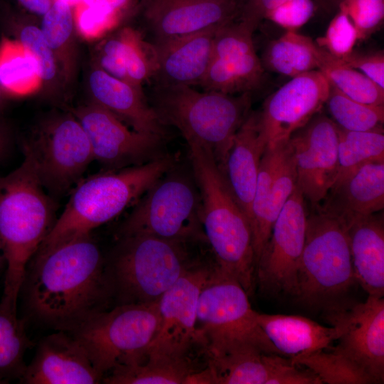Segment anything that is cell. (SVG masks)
<instances>
[{
  "label": "cell",
  "instance_id": "15",
  "mask_svg": "<svg viewBox=\"0 0 384 384\" xmlns=\"http://www.w3.org/2000/svg\"><path fill=\"white\" fill-rule=\"evenodd\" d=\"M255 30L240 18L219 28L210 63L200 83L203 90L237 95L250 92L260 84L264 67L255 49Z\"/></svg>",
  "mask_w": 384,
  "mask_h": 384
},
{
  "label": "cell",
  "instance_id": "32",
  "mask_svg": "<svg viewBox=\"0 0 384 384\" xmlns=\"http://www.w3.org/2000/svg\"><path fill=\"white\" fill-rule=\"evenodd\" d=\"M188 357L146 358L142 362L121 365L104 376L107 384H184L193 372Z\"/></svg>",
  "mask_w": 384,
  "mask_h": 384
},
{
  "label": "cell",
  "instance_id": "51",
  "mask_svg": "<svg viewBox=\"0 0 384 384\" xmlns=\"http://www.w3.org/2000/svg\"><path fill=\"white\" fill-rule=\"evenodd\" d=\"M6 97H7V95L5 94L3 90L0 87V108L2 107L4 100L6 99Z\"/></svg>",
  "mask_w": 384,
  "mask_h": 384
},
{
  "label": "cell",
  "instance_id": "38",
  "mask_svg": "<svg viewBox=\"0 0 384 384\" xmlns=\"http://www.w3.org/2000/svg\"><path fill=\"white\" fill-rule=\"evenodd\" d=\"M4 21L14 38L21 42L38 60L43 80V87H54L60 78L55 57L40 26L19 13L6 9Z\"/></svg>",
  "mask_w": 384,
  "mask_h": 384
},
{
  "label": "cell",
  "instance_id": "50",
  "mask_svg": "<svg viewBox=\"0 0 384 384\" xmlns=\"http://www.w3.org/2000/svg\"><path fill=\"white\" fill-rule=\"evenodd\" d=\"M6 269V260L4 257L1 242L0 240V277L2 274L3 270Z\"/></svg>",
  "mask_w": 384,
  "mask_h": 384
},
{
  "label": "cell",
  "instance_id": "49",
  "mask_svg": "<svg viewBox=\"0 0 384 384\" xmlns=\"http://www.w3.org/2000/svg\"><path fill=\"white\" fill-rule=\"evenodd\" d=\"M343 0H323L327 8L329 9H338L339 4Z\"/></svg>",
  "mask_w": 384,
  "mask_h": 384
},
{
  "label": "cell",
  "instance_id": "19",
  "mask_svg": "<svg viewBox=\"0 0 384 384\" xmlns=\"http://www.w3.org/2000/svg\"><path fill=\"white\" fill-rule=\"evenodd\" d=\"M296 186L295 165L288 142L266 147L252 206L250 227L255 266L275 220Z\"/></svg>",
  "mask_w": 384,
  "mask_h": 384
},
{
  "label": "cell",
  "instance_id": "36",
  "mask_svg": "<svg viewBox=\"0 0 384 384\" xmlns=\"http://www.w3.org/2000/svg\"><path fill=\"white\" fill-rule=\"evenodd\" d=\"M294 363L312 371L322 384H372V378L333 347L291 357Z\"/></svg>",
  "mask_w": 384,
  "mask_h": 384
},
{
  "label": "cell",
  "instance_id": "29",
  "mask_svg": "<svg viewBox=\"0 0 384 384\" xmlns=\"http://www.w3.org/2000/svg\"><path fill=\"white\" fill-rule=\"evenodd\" d=\"M0 87L14 97L31 95L43 87L36 57L17 39L6 35L0 39Z\"/></svg>",
  "mask_w": 384,
  "mask_h": 384
},
{
  "label": "cell",
  "instance_id": "8",
  "mask_svg": "<svg viewBox=\"0 0 384 384\" xmlns=\"http://www.w3.org/2000/svg\"><path fill=\"white\" fill-rule=\"evenodd\" d=\"M118 240L106 262L117 304L157 302L191 267L183 243L143 235Z\"/></svg>",
  "mask_w": 384,
  "mask_h": 384
},
{
  "label": "cell",
  "instance_id": "17",
  "mask_svg": "<svg viewBox=\"0 0 384 384\" xmlns=\"http://www.w3.org/2000/svg\"><path fill=\"white\" fill-rule=\"evenodd\" d=\"M330 84L319 70L292 78L265 101L260 112L267 147L288 142L291 136L319 113Z\"/></svg>",
  "mask_w": 384,
  "mask_h": 384
},
{
  "label": "cell",
  "instance_id": "43",
  "mask_svg": "<svg viewBox=\"0 0 384 384\" xmlns=\"http://www.w3.org/2000/svg\"><path fill=\"white\" fill-rule=\"evenodd\" d=\"M78 4L74 13L75 31L87 41L101 36L107 29L114 11L97 6Z\"/></svg>",
  "mask_w": 384,
  "mask_h": 384
},
{
  "label": "cell",
  "instance_id": "30",
  "mask_svg": "<svg viewBox=\"0 0 384 384\" xmlns=\"http://www.w3.org/2000/svg\"><path fill=\"white\" fill-rule=\"evenodd\" d=\"M41 30L55 57L60 77L70 83L77 69V48L72 5L64 0H54L42 16Z\"/></svg>",
  "mask_w": 384,
  "mask_h": 384
},
{
  "label": "cell",
  "instance_id": "23",
  "mask_svg": "<svg viewBox=\"0 0 384 384\" xmlns=\"http://www.w3.org/2000/svg\"><path fill=\"white\" fill-rule=\"evenodd\" d=\"M223 26L154 42V70L151 80L155 85H199L212 58L215 35Z\"/></svg>",
  "mask_w": 384,
  "mask_h": 384
},
{
  "label": "cell",
  "instance_id": "34",
  "mask_svg": "<svg viewBox=\"0 0 384 384\" xmlns=\"http://www.w3.org/2000/svg\"><path fill=\"white\" fill-rule=\"evenodd\" d=\"M318 70L330 85L348 97L368 105H384L383 88L322 48Z\"/></svg>",
  "mask_w": 384,
  "mask_h": 384
},
{
  "label": "cell",
  "instance_id": "41",
  "mask_svg": "<svg viewBox=\"0 0 384 384\" xmlns=\"http://www.w3.org/2000/svg\"><path fill=\"white\" fill-rule=\"evenodd\" d=\"M338 9L352 21L358 41L369 38L383 22L384 0H343Z\"/></svg>",
  "mask_w": 384,
  "mask_h": 384
},
{
  "label": "cell",
  "instance_id": "28",
  "mask_svg": "<svg viewBox=\"0 0 384 384\" xmlns=\"http://www.w3.org/2000/svg\"><path fill=\"white\" fill-rule=\"evenodd\" d=\"M257 321L282 356L292 357L326 348L337 340V326H325L302 316L256 313Z\"/></svg>",
  "mask_w": 384,
  "mask_h": 384
},
{
  "label": "cell",
  "instance_id": "46",
  "mask_svg": "<svg viewBox=\"0 0 384 384\" xmlns=\"http://www.w3.org/2000/svg\"><path fill=\"white\" fill-rule=\"evenodd\" d=\"M14 143L13 131L10 124L0 117V164L8 157Z\"/></svg>",
  "mask_w": 384,
  "mask_h": 384
},
{
  "label": "cell",
  "instance_id": "13",
  "mask_svg": "<svg viewBox=\"0 0 384 384\" xmlns=\"http://www.w3.org/2000/svg\"><path fill=\"white\" fill-rule=\"evenodd\" d=\"M211 269L191 267L158 300L159 323L146 358L187 357L200 344L196 326L199 294Z\"/></svg>",
  "mask_w": 384,
  "mask_h": 384
},
{
  "label": "cell",
  "instance_id": "24",
  "mask_svg": "<svg viewBox=\"0 0 384 384\" xmlns=\"http://www.w3.org/2000/svg\"><path fill=\"white\" fill-rule=\"evenodd\" d=\"M266 147L260 112L250 111L234 137L220 171L250 224L260 161Z\"/></svg>",
  "mask_w": 384,
  "mask_h": 384
},
{
  "label": "cell",
  "instance_id": "42",
  "mask_svg": "<svg viewBox=\"0 0 384 384\" xmlns=\"http://www.w3.org/2000/svg\"><path fill=\"white\" fill-rule=\"evenodd\" d=\"M316 10L314 0H289L268 11L264 19L287 31H296L306 23Z\"/></svg>",
  "mask_w": 384,
  "mask_h": 384
},
{
  "label": "cell",
  "instance_id": "33",
  "mask_svg": "<svg viewBox=\"0 0 384 384\" xmlns=\"http://www.w3.org/2000/svg\"><path fill=\"white\" fill-rule=\"evenodd\" d=\"M100 52L119 57L122 60L132 85L142 88L144 82L152 79L154 70L153 45L146 42L135 29L123 28L102 42Z\"/></svg>",
  "mask_w": 384,
  "mask_h": 384
},
{
  "label": "cell",
  "instance_id": "18",
  "mask_svg": "<svg viewBox=\"0 0 384 384\" xmlns=\"http://www.w3.org/2000/svg\"><path fill=\"white\" fill-rule=\"evenodd\" d=\"M340 334L336 351L349 358L373 380L384 381V299L368 296L364 302L325 317Z\"/></svg>",
  "mask_w": 384,
  "mask_h": 384
},
{
  "label": "cell",
  "instance_id": "21",
  "mask_svg": "<svg viewBox=\"0 0 384 384\" xmlns=\"http://www.w3.org/2000/svg\"><path fill=\"white\" fill-rule=\"evenodd\" d=\"M213 384H320L310 370L291 357L247 348L209 356Z\"/></svg>",
  "mask_w": 384,
  "mask_h": 384
},
{
  "label": "cell",
  "instance_id": "35",
  "mask_svg": "<svg viewBox=\"0 0 384 384\" xmlns=\"http://www.w3.org/2000/svg\"><path fill=\"white\" fill-rule=\"evenodd\" d=\"M32 346L24 319L0 306V384L19 380L26 367L25 353Z\"/></svg>",
  "mask_w": 384,
  "mask_h": 384
},
{
  "label": "cell",
  "instance_id": "31",
  "mask_svg": "<svg viewBox=\"0 0 384 384\" xmlns=\"http://www.w3.org/2000/svg\"><path fill=\"white\" fill-rule=\"evenodd\" d=\"M321 48L309 36L287 31L267 46L262 65L272 72L294 78L318 70Z\"/></svg>",
  "mask_w": 384,
  "mask_h": 384
},
{
  "label": "cell",
  "instance_id": "9",
  "mask_svg": "<svg viewBox=\"0 0 384 384\" xmlns=\"http://www.w3.org/2000/svg\"><path fill=\"white\" fill-rule=\"evenodd\" d=\"M158 301L117 304L68 331L104 378L117 366L142 362L159 323Z\"/></svg>",
  "mask_w": 384,
  "mask_h": 384
},
{
  "label": "cell",
  "instance_id": "39",
  "mask_svg": "<svg viewBox=\"0 0 384 384\" xmlns=\"http://www.w3.org/2000/svg\"><path fill=\"white\" fill-rule=\"evenodd\" d=\"M331 119L346 131H368L383 127L384 105H372L353 100L330 85L326 103Z\"/></svg>",
  "mask_w": 384,
  "mask_h": 384
},
{
  "label": "cell",
  "instance_id": "45",
  "mask_svg": "<svg viewBox=\"0 0 384 384\" xmlns=\"http://www.w3.org/2000/svg\"><path fill=\"white\" fill-rule=\"evenodd\" d=\"M287 1L289 0H247L244 2L240 17L257 28L268 11Z\"/></svg>",
  "mask_w": 384,
  "mask_h": 384
},
{
  "label": "cell",
  "instance_id": "1",
  "mask_svg": "<svg viewBox=\"0 0 384 384\" xmlns=\"http://www.w3.org/2000/svg\"><path fill=\"white\" fill-rule=\"evenodd\" d=\"M20 295L28 316L56 331H68L107 309L112 290L106 261L91 234L37 251Z\"/></svg>",
  "mask_w": 384,
  "mask_h": 384
},
{
  "label": "cell",
  "instance_id": "2",
  "mask_svg": "<svg viewBox=\"0 0 384 384\" xmlns=\"http://www.w3.org/2000/svg\"><path fill=\"white\" fill-rule=\"evenodd\" d=\"M23 152L21 164L0 177V240L6 260L0 306L14 313L28 264L55 221L54 203L24 143Z\"/></svg>",
  "mask_w": 384,
  "mask_h": 384
},
{
  "label": "cell",
  "instance_id": "20",
  "mask_svg": "<svg viewBox=\"0 0 384 384\" xmlns=\"http://www.w3.org/2000/svg\"><path fill=\"white\" fill-rule=\"evenodd\" d=\"M244 0H147L144 11L154 42L198 33L240 17Z\"/></svg>",
  "mask_w": 384,
  "mask_h": 384
},
{
  "label": "cell",
  "instance_id": "44",
  "mask_svg": "<svg viewBox=\"0 0 384 384\" xmlns=\"http://www.w3.org/2000/svg\"><path fill=\"white\" fill-rule=\"evenodd\" d=\"M358 70L376 85L384 89V53L378 50L368 53H355L341 60Z\"/></svg>",
  "mask_w": 384,
  "mask_h": 384
},
{
  "label": "cell",
  "instance_id": "27",
  "mask_svg": "<svg viewBox=\"0 0 384 384\" xmlns=\"http://www.w3.org/2000/svg\"><path fill=\"white\" fill-rule=\"evenodd\" d=\"M355 277L369 296H384V225L372 214L355 220L348 228Z\"/></svg>",
  "mask_w": 384,
  "mask_h": 384
},
{
  "label": "cell",
  "instance_id": "14",
  "mask_svg": "<svg viewBox=\"0 0 384 384\" xmlns=\"http://www.w3.org/2000/svg\"><path fill=\"white\" fill-rule=\"evenodd\" d=\"M297 185L312 207L325 198L338 175V128L326 115L318 113L288 140Z\"/></svg>",
  "mask_w": 384,
  "mask_h": 384
},
{
  "label": "cell",
  "instance_id": "10",
  "mask_svg": "<svg viewBox=\"0 0 384 384\" xmlns=\"http://www.w3.org/2000/svg\"><path fill=\"white\" fill-rule=\"evenodd\" d=\"M120 225L117 238L149 235L186 243L206 240L200 217V196L181 175L162 177Z\"/></svg>",
  "mask_w": 384,
  "mask_h": 384
},
{
  "label": "cell",
  "instance_id": "37",
  "mask_svg": "<svg viewBox=\"0 0 384 384\" xmlns=\"http://www.w3.org/2000/svg\"><path fill=\"white\" fill-rule=\"evenodd\" d=\"M337 128L338 136L337 180L367 163L384 161L383 127L360 132L346 131L338 127Z\"/></svg>",
  "mask_w": 384,
  "mask_h": 384
},
{
  "label": "cell",
  "instance_id": "52",
  "mask_svg": "<svg viewBox=\"0 0 384 384\" xmlns=\"http://www.w3.org/2000/svg\"><path fill=\"white\" fill-rule=\"evenodd\" d=\"M246 1H247V0H244V2Z\"/></svg>",
  "mask_w": 384,
  "mask_h": 384
},
{
  "label": "cell",
  "instance_id": "22",
  "mask_svg": "<svg viewBox=\"0 0 384 384\" xmlns=\"http://www.w3.org/2000/svg\"><path fill=\"white\" fill-rule=\"evenodd\" d=\"M102 378L79 341L68 331H57L40 341L18 381L24 384H96Z\"/></svg>",
  "mask_w": 384,
  "mask_h": 384
},
{
  "label": "cell",
  "instance_id": "16",
  "mask_svg": "<svg viewBox=\"0 0 384 384\" xmlns=\"http://www.w3.org/2000/svg\"><path fill=\"white\" fill-rule=\"evenodd\" d=\"M73 114L83 127L94 160L112 169L144 164L154 158L162 137L139 132L92 100Z\"/></svg>",
  "mask_w": 384,
  "mask_h": 384
},
{
  "label": "cell",
  "instance_id": "48",
  "mask_svg": "<svg viewBox=\"0 0 384 384\" xmlns=\"http://www.w3.org/2000/svg\"><path fill=\"white\" fill-rule=\"evenodd\" d=\"M126 0H79L80 3L87 6H97L114 11L122 6Z\"/></svg>",
  "mask_w": 384,
  "mask_h": 384
},
{
  "label": "cell",
  "instance_id": "7",
  "mask_svg": "<svg viewBox=\"0 0 384 384\" xmlns=\"http://www.w3.org/2000/svg\"><path fill=\"white\" fill-rule=\"evenodd\" d=\"M256 313L238 280L215 266L198 302L196 326L200 345L208 356L247 348L282 355L259 326Z\"/></svg>",
  "mask_w": 384,
  "mask_h": 384
},
{
  "label": "cell",
  "instance_id": "6",
  "mask_svg": "<svg viewBox=\"0 0 384 384\" xmlns=\"http://www.w3.org/2000/svg\"><path fill=\"white\" fill-rule=\"evenodd\" d=\"M151 102L164 124L176 127L186 141H195L212 151L220 171L251 106L250 92L230 95L183 85H155Z\"/></svg>",
  "mask_w": 384,
  "mask_h": 384
},
{
  "label": "cell",
  "instance_id": "5",
  "mask_svg": "<svg viewBox=\"0 0 384 384\" xmlns=\"http://www.w3.org/2000/svg\"><path fill=\"white\" fill-rule=\"evenodd\" d=\"M307 215L304 245L297 273V302L324 317L351 306L358 284L352 265L348 227L314 207Z\"/></svg>",
  "mask_w": 384,
  "mask_h": 384
},
{
  "label": "cell",
  "instance_id": "25",
  "mask_svg": "<svg viewBox=\"0 0 384 384\" xmlns=\"http://www.w3.org/2000/svg\"><path fill=\"white\" fill-rule=\"evenodd\" d=\"M316 207L348 228L384 208V161L367 163L337 180Z\"/></svg>",
  "mask_w": 384,
  "mask_h": 384
},
{
  "label": "cell",
  "instance_id": "11",
  "mask_svg": "<svg viewBox=\"0 0 384 384\" xmlns=\"http://www.w3.org/2000/svg\"><path fill=\"white\" fill-rule=\"evenodd\" d=\"M23 143L33 156L43 186L58 194L77 184L94 160L88 137L73 114L43 119Z\"/></svg>",
  "mask_w": 384,
  "mask_h": 384
},
{
  "label": "cell",
  "instance_id": "40",
  "mask_svg": "<svg viewBox=\"0 0 384 384\" xmlns=\"http://www.w3.org/2000/svg\"><path fill=\"white\" fill-rule=\"evenodd\" d=\"M356 28L349 17L342 11L334 16L325 34L316 38V45L333 55L343 60L353 52L358 41Z\"/></svg>",
  "mask_w": 384,
  "mask_h": 384
},
{
  "label": "cell",
  "instance_id": "3",
  "mask_svg": "<svg viewBox=\"0 0 384 384\" xmlns=\"http://www.w3.org/2000/svg\"><path fill=\"white\" fill-rule=\"evenodd\" d=\"M186 142L199 190L201 222L216 266L238 280L250 297L255 257L249 220L230 193L212 151L195 141Z\"/></svg>",
  "mask_w": 384,
  "mask_h": 384
},
{
  "label": "cell",
  "instance_id": "26",
  "mask_svg": "<svg viewBox=\"0 0 384 384\" xmlns=\"http://www.w3.org/2000/svg\"><path fill=\"white\" fill-rule=\"evenodd\" d=\"M88 85L92 100L132 129L164 137V124L147 102L142 88L117 79L97 66L90 73Z\"/></svg>",
  "mask_w": 384,
  "mask_h": 384
},
{
  "label": "cell",
  "instance_id": "4",
  "mask_svg": "<svg viewBox=\"0 0 384 384\" xmlns=\"http://www.w3.org/2000/svg\"><path fill=\"white\" fill-rule=\"evenodd\" d=\"M171 165L170 158L158 157L80 180L38 251L91 234L145 193Z\"/></svg>",
  "mask_w": 384,
  "mask_h": 384
},
{
  "label": "cell",
  "instance_id": "12",
  "mask_svg": "<svg viewBox=\"0 0 384 384\" xmlns=\"http://www.w3.org/2000/svg\"><path fill=\"white\" fill-rule=\"evenodd\" d=\"M305 199L297 187L275 220L255 267L261 289L295 297L306 229Z\"/></svg>",
  "mask_w": 384,
  "mask_h": 384
},
{
  "label": "cell",
  "instance_id": "47",
  "mask_svg": "<svg viewBox=\"0 0 384 384\" xmlns=\"http://www.w3.org/2000/svg\"><path fill=\"white\" fill-rule=\"evenodd\" d=\"M26 11L42 16L51 6L54 0H16Z\"/></svg>",
  "mask_w": 384,
  "mask_h": 384
}]
</instances>
